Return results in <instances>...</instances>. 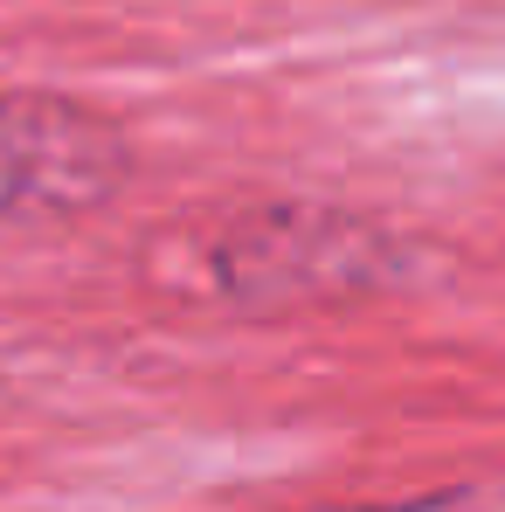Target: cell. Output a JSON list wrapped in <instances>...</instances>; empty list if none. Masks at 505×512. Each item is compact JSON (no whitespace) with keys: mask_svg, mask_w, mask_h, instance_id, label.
<instances>
[{"mask_svg":"<svg viewBox=\"0 0 505 512\" xmlns=\"http://www.w3.org/2000/svg\"><path fill=\"white\" fill-rule=\"evenodd\" d=\"M326 512H505V506H499V499L450 492V499H409V506H326Z\"/></svg>","mask_w":505,"mask_h":512,"instance_id":"3","label":"cell"},{"mask_svg":"<svg viewBox=\"0 0 505 512\" xmlns=\"http://www.w3.org/2000/svg\"><path fill=\"white\" fill-rule=\"evenodd\" d=\"M132 180L125 132L70 97L0 90V222L84 215Z\"/></svg>","mask_w":505,"mask_h":512,"instance_id":"2","label":"cell"},{"mask_svg":"<svg viewBox=\"0 0 505 512\" xmlns=\"http://www.w3.org/2000/svg\"><path fill=\"white\" fill-rule=\"evenodd\" d=\"M388 277V243L367 222L312 215V208H263L215 222L194 243L160 250V284L208 291L222 305H305L333 291H367Z\"/></svg>","mask_w":505,"mask_h":512,"instance_id":"1","label":"cell"}]
</instances>
